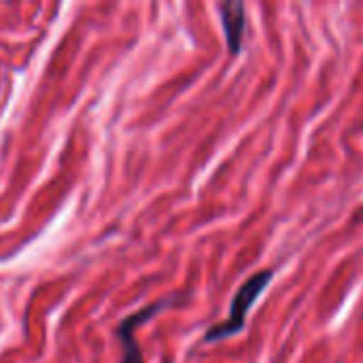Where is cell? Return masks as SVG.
<instances>
[{"label": "cell", "instance_id": "obj_1", "mask_svg": "<svg viewBox=\"0 0 363 363\" xmlns=\"http://www.w3.org/2000/svg\"><path fill=\"white\" fill-rule=\"evenodd\" d=\"M272 270H262V272H255L253 277H249L240 289L236 291L234 300H232V306H230V317L221 323H217L215 328H211L206 334H204V342H217V340H223L228 336H234L238 332H242L245 323H247V315L251 311V306L259 300V296L266 291V287L270 285L272 281Z\"/></svg>", "mask_w": 363, "mask_h": 363}, {"label": "cell", "instance_id": "obj_2", "mask_svg": "<svg viewBox=\"0 0 363 363\" xmlns=\"http://www.w3.org/2000/svg\"><path fill=\"white\" fill-rule=\"evenodd\" d=\"M181 296H170V298H164V300H157L149 306H145L143 311H136L134 315L125 317L119 325H117V338L121 342V359L119 363H145L143 357V351L136 342V330L147 323L151 317L160 315L162 311L170 308Z\"/></svg>", "mask_w": 363, "mask_h": 363}, {"label": "cell", "instance_id": "obj_3", "mask_svg": "<svg viewBox=\"0 0 363 363\" xmlns=\"http://www.w3.org/2000/svg\"><path fill=\"white\" fill-rule=\"evenodd\" d=\"M219 13H221V23H223L228 49L232 55H238L242 49V36H245V23H247L245 4L238 0L223 2V4H219Z\"/></svg>", "mask_w": 363, "mask_h": 363}]
</instances>
